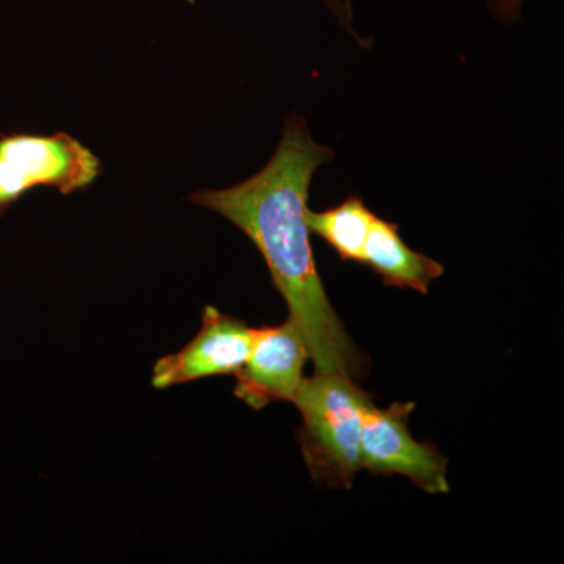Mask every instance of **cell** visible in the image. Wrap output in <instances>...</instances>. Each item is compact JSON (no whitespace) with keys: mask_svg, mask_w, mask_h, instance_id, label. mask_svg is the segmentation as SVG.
Segmentation results:
<instances>
[{"mask_svg":"<svg viewBox=\"0 0 564 564\" xmlns=\"http://www.w3.org/2000/svg\"><path fill=\"white\" fill-rule=\"evenodd\" d=\"M415 404L392 403L378 408L367 403L362 415L361 469L375 475H402L419 489L440 496L451 492L447 458L430 441H415L410 432V415Z\"/></svg>","mask_w":564,"mask_h":564,"instance_id":"277c9868","label":"cell"},{"mask_svg":"<svg viewBox=\"0 0 564 564\" xmlns=\"http://www.w3.org/2000/svg\"><path fill=\"white\" fill-rule=\"evenodd\" d=\"M310 350L291 321L256 328L254 343L242 369L236 373L234 395L252 410L292 402L304 381Z\"/></svg>","mask_w":564,"mask_h":564,"instance_id":"8992f818","label":"cell"},{"mask_svg":"<svg viewBox=\"0 0 564 564\" xmlns=\"http://www.w3.org/2000/svg\"><path fill=\"white\" fill-rule=\"evenodd\" d=\"M256 328L217 307L203 310L202 329L173 355L163 356L152 370V386L170 389L203 378L236 375L254 343Z\"/></svg>","mask_w":564,"mask_h":564,"instance_id":"5b68a950","label":"cell"},{"mask_svg":"<svg viewBox=\"0 0 564 564\" xmlns=\"http://www.w3.org/2000/svg\"><path fill=\"white\" fill-rule=\"evenodd\" d=\"M361 263L377 273L384 285L411 289L422 295L444 274L443 263L411 250L400 237L399 226L380 217L375 218Z\"/></svg>","mask_w":564,"mask_h":564,"instance_id":"52a82bcc","label":"cell"},{"mask_svg":"<svg viewBox=\"0 0 564 564\" xmlns=\"http://www.w3.org/2000/svg\"><path fill=\"white\" fill-rule=\"evenodd\" d=\"M101 172V161L68 133L0 135V217L32 188L43 185L73 195L90 187Z\"/></svg>","mask_w":564,"mask_h":564,"instance_id":"3957f363","label":"cell"},{"mask_svg":"<svg viewBox=\"0 0 564 564\" xmlns=\"http://www.w3.org/2000/svg\"><path fill=\"white\" fill-rule=\"evenodd\" d=\"M372 393L344 373L304 378L292 403L302 413L296 434L315 484L350 489L361 469L362 415Z\"/></svg>","mask_w":564,"mask_h":564,"instance_id":"7a4b0ae2","label":"cell"},{"mask_svg":"<svg viewBox=\"0 0 564 564\" xmlns=\"http://www.w3.org/2000/svg\"><path fill=\"white\" fill-rule=\"evenodd\" d=\"M333 158L329 148L315 143L306 121L291 115L280 147L261 172L226 191L193 193L191 202L234 223L261 252L315 372L344 373L359 383L369 372V358L352 343L326 295L307 226L311 182Z\"/></svg>","mask_w":564,"mask_h":564,"instance_id":"6da1fadb","label":"cell"},{"mask_svg":"<svg viewBox=\"0 0 564 564\" xmlns=\"http://www.w3.org/2000/svg\"><path fill=\"white\" fill-rule=\"evenodd\" d=\"M377 217L361 196L351 195L328 210L307 209V226L311 234L325 240L343 261L361 263Z\"/></svg>","mask_w":564,"mask_h":564,"instance_id":"ba28073f","label":"cell"},{"mask_svg":"<svg viewBox=\"0 0 564 564\" xmlns=\"http://www.w3.org/2000/svg\"><path fill=\"white\" fill-rule=\"evenodd\" d=\"M325 2L328 3L329 9L334 11V14L339 18L340 22L350 29L352 17L351 0H325Z\"/></svg>","mask_w":564,"mask_h":564,"instance_id":"30bf717a","label":"cell"},{"mask_svg":"<svg viewBox=\"0 0 564 564\" xmlns=\"http://www.w3.org/2000/svg\"><path fill=\"white\" fill-rule=\"evenodd\" d=\"M524 2L525 0H489V7L499 20L514 21L522 13Z\"/></svg>","mask_w":564,"mask_h":564,"instance_id":"9c48e42d","label":"cell"}]
</instances>
